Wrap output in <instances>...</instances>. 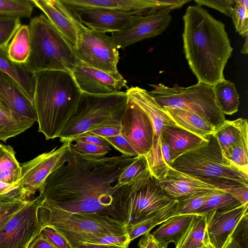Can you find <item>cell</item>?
<instances>
[{
  "label": "cell",
  "instance_id": "obj_1",
  "mask_svg": "<svg viewBox=\"0 0 248 248\" xmlns=\"http://www.w3.org/2000/svg\"><path fill=\"white\" fill-rule=\"evenodd\" d=\"M135 157L86 156L74 152L70 145L39 189L36 197L39 206L118 221L113 194L119 188L120 175Z\"/></svg>",
  "mask_w": 248,
  "mask_h": 248
},
{
  "label": "cell",
  "instance_id": "obj_2",
  "mask_svg": "<svg viewBox=\"0 0 248 248\" xmlns=\"http://www.w3.org/2000/svg\"><path fill=\"white\" fill-rule=\"evenodd\" d=\"M183 19L184 52L189 67L198 82L213 86L224 79L233 50L225 25L197 4L188 6Z\"/></svg>",
  "mask_w": 248,
  "mask_h": 248
},
{
  "label": "cell",
  "instance_id": "obj_3",
  "mask_svg": "<svg viewBox=\"0 0 248 248\" xmlns=\"http://www.w3.org/2000/svg\"><path fill=\"white\" fill-rule=\"evenodd\" d=\"M34 76L33 104L38 132L46 140L58 138L76 113L82 93L71 72L44 70Z\"/></svg>",
  "mask_w": 248,
  "mask_h": 248
},
{
  "label": "cell",
  "instance_id": "obj_4",
  "mask_svg": "<svg viewBox=\"0 0 248 248\" xmlns=\"http://www.w3.org/2000/svg\"><path fill=\"white\" fill-rule=\"evenodd\" d=\"M29 27L30 52L24 64L30 72H72L79 63L73 45L45 15L32 18Z\"/></svg>",
  "mask_w": 248,
  "mask_h": 248
},
{
  "label": "cell",
  "instance_id": "obj_5",
  "mask_svg": "<svg viewBox=\"0 0 248 248\" xmlns=\"http://www.w3.org/2000/svg\"><path fill=\"white\" fill-rule=\"evenodd\" d=\"M149 170L113 194V206L119 221L126 228L144 220L174 203Z\"/></svg>",
  "mask_w": 248,
  "mask_h": 248
},
{
  "label": "cell",
  "instance_id": "obj_6",
  "mask_svg": "<svg viewBox=\"0 0 248 248\" xmlns=\"http://www.w3.org/2000/svg\"><path fill=\"white\" fill-rule=\"evenodd\" d=\"M128 101L126 92L105 94L82 93L76 113L58 138L73 142L78 137L107 125H120Z\"/></svg>",
  "mask_w": 248,
  "mask_h": 248
},
{
  "label": "cell",
  "instance_id": "obj_7",
  "mask_svg": "<svg viewBox=\"0 0 248 248\" xmlns=\"http://www.w3.org/2000/svg\"><path fill=\"white\" fill-rule=\"evenodd\" d=\"M38 216L42 229L52 227L74 248L86 239L106 233L123 235L127 233L123 223L97 215L67 213L38 207Z\"/></svg>",
  "mask_w": 248,
  "mask_h": 248
},
{
  "label": "cell",
  "instance_id": "obj_8",
  "mask_svg": "<svg viewBox=\"0 0 248 248\" xmlns=\"http://www.w3.org/2000/svg\"><path fill=\"white\" fill-rule=\"evenodd\" d=\"M150 85L153 90L149 93L162 108H181L194 113L216 130L226 121L216 102L213 86L199 82L187 87L176 85L169 87L163 83Z\"/></svg>",
  "mask_w": 248,
  "mask_h": 248
},
{
  "label": "cell",
  "instance_id": "obj_9",
  "mask_svg": "<svg viewBox=\"0 0 248 248\" xmlns=\"http://www.w3.org/2000/svg\"><path fill=\"white\" fill-rule=\"evenodd\" d=\"M171 167L197 177L223 178L248 185V174L223 155L213 134L199 147L176 158Z\"/></svg>",
  "mask_w": 248,
  "mask_h": 248
},
{
  "label": "cell",
  "instance_id": "obj_10",
  "mask_svg": "<svg viewBox=\"0 0 248 248\" xmlns=\"http://www.w3.org/2000/svg\"><path fill=\"white\" fill-rule=\"evenodd\" d=\"M74 49L80 62L104 72L117 74L120 56L111 36L85 27L78 33Z\"/></svg>",
  "mask_w": 248,
  "mask_h": 248
},
{
  "label": "cell",
  "instance_id": "obj_11",
  "mask_svg": "<svg viewBox=\"0 0 248 248\" xmlns=\"http://www.w3.org/2000/svg\"><path fill=\"white\" fill-rule=\"evenodd\" d=\"M38 207L36 198L29 200L0 228V248H28L41 231Z\"/></svg>",
  "mask_w": 248,
  "mask_h": 248
},
{
  "label": "cell",
  "instance_id": "obj_12",
  "mask_svg": "<svg viewBox=\"0 0 248 248\" xmlns=\"http://www.w3.org/2000/svg\"><path fill=\"white\" fill-rule=\"evenodd\" d=\"M170 12L161 10L144 16L132 15L125 27L111 33V37L117 48L124 49L137 42L161 34L171 20Z\"/></svg>",
  "mask_w": 248,
  "mask_h": 248
},
{
  "label": "cell",
  "instance_id": "obj_13",
  "mask_svg": "<svg viewBox=\"0 0 248 248\" xmlns=\"http://www.w3.org/2000/svg\"><path fill=\"white\" fill-rule=\"evenodd\" d=\"M120 124L121 134L132 146L138 156L148 153L154 139L153 124L147 115L128 98Z\"/></svg>",
  "mask_w": 248,
  "mask_h": 248
},
{
  "label": "cell",
  "instance_id": "obj_14",
  "mask_svg": "<svg viewBox=\"0 0 248 248\" xmlns=\"http://www.w3.org/2000/svg\"><path fill=\"white\" fill-rule=\"evenodd\" d=\"M76 8H97L129 14L147 15L161 10L171 11L183 6L181 0H61Z\"/></svg>",
  "mask_w": 248,
  "mask_h": 248
},
{
  "label": "cell",
  "instance_id": "obj_15",
  "mask_svg": "<svg viewBox=\"0 0 248 248\" xmlns=\"http://www.w3.org/2000/svg\"><path fill=\"white\" fill-rule=\"evenodd\" d=\"M71 142H65L59 147L43 153L22 164L19 186L29 198L39 190L46 178L69 148Z\"/></svg>",
  "mask_w": 248,
  "mask_h": 248
},
{
  "label": "cell",
  "instance_id": "obj_16",
  "mask_svg": "<svg viewBox=\"0 0 248 248\" xmlns=\"http://www.w3.org/2000/svg\"><path fill=\"white\" fill-rule=\"evenodd\" d=\"M82 93L105 94L128 89L127 81L119 73L112 74L90 67L80 61L71 72Z\"/></svg>",
  "mask_w": 248,
  "mask_h": 248
},
{
  "label": "cell",
  "instance_id": "obj_17",
  "mask_svg": "<svg viewBox=\"0 0 248 248\" xmlns=\"http://www.w3.org/2000/svg\"><path fill=\"white\" fill-rule=\"evenodd\" d=\"M248 204L231 209L213 211L204 214L206 236L213 248H223L242 218L248 214Z\"/></svg>",
  "mask_w": 248,
  "mask_h": 248
},
{
  "label": "cell",
  "instance_id": "obj_18",
  "mask_svg": "<svg viewBox=\"0 0 248 248\" xmlns=\"http://www.w3.org/2000/svg\"><path fill=\"white\" fill-rule=\"evenodd\" d=\"M31 1L44 13L74 47L79 32L86 27L81 23L78 15L61 0H31Z\"/></svg>",
  "mask_w": 248,
  "mask_h": 248
},
{
  "label": "cell",
  "instance_id": "obj_19",
  "mask_svg": "<svg viewBox=\"0 0 248 248\" xmlns=\"http://www.w3.org/2000/svg\"><path fill=\"white\" fill-rule=\"evenodd\" d=\"M68 6L78 15L81 23L85 27L105 33L121 30L128 24L132 16L105 9Z\"/></svg>",
  "mask_w": 248,
  "mask_h": 248
},
{
  "label": "cell",
  "instance_id": "obj_20",
  "mask_svg": "<svg viewBox=\"0 0 248 248\" xmlns=\"http://www.w3.org/2000/svg\"><path fill=\"white\" fill-rule=\"evenodd\" d=\"M158 183L164 192L175 200L198 192L219 190L200 178L178 171L171 167L165 177L158 181Z\"/></svg>",
  "mask_w": 248,
  "mask_h": 248
},
{
  "label": "cell",
  "instance_id": "obj_21",
  "mask_svg": "<svg viewBox=\"0 0 248 248\" xmlns=\"http://www.w3.org/2000/svg\"><path fill=\"white\" fill-rule=\"evenodd\" d=\"M0 101L4 108L37 122L33 102L13 78L0 71Z\"/></svg>",
  "mask_w": 248,
  "mask_h": 248
},
{
  "label": "cell",
  "instance_id": "obj_22",
  "mask_svg": "<svg viewBox=\"0 0 248 248\" xmlns=\"http://www.w3.org/2000/svg\"><path fill=\"white\" fill-rule=\"evenodd\" d=\"M126 93L128 99L140 108L151 120L154 130V140L161 139V131L164 126H178L148 91L136 86L129 88Z\"/></svg>",
  "mask_w": 248,
  "mask_h": 248
},
{
  "label": "cell",
  "instance_id": "obj_23",
  "mask_svg": "<svg viewBox=\"0 0 248 248\" xmlns=\"http://www.w3.org/2000/svg\"><path fill=\"white\" fill-rule=\"evenodd\" d=\"M207 137H201L178 126L166 125L161 131V140L169 148L172 163L181 155L202 145Z\"/></svg>",
  "mask_w": 248,
  "mask_h": 248
},
{
  "label": "cell",
  "instance_id": "obj_24",
  "mask_svg": "<svg viewBox=\"0 0 248 248\" xmlns=\"http://www.w3.org/2000/svg\"><path fill=\"white\" fill-rule=\"evenodd\" d=\"M195 215H177L170 217L151 233L157 242L168 246L172 242L176 245L183 236Z\"/></svg>",
  "mask_w": 248,
  "mask_h": 248
},
{
  "label": "cell",
  "instance_id": "obj_25",
  "mask_svg": "<svg viewBox=\"0 0 248 248\" xmlns=\"http://www.w3.org/2000/svg\"><path fill=\"white\" fill-rule=\"evenodd\" d=\"M178 126L197 135L206 138L216 129L206 120L192 112L170 107L163 108Z\"/></svg>",
  "mask_w": 248,
  "mask_h": 248
},
{
  "label": "cell",
  "instance_id": "obj_26",
  "mask_svg": "<svg viewBox=\"0 0 248 248\" xmlns=\"http://www.w3.org/2000/svg\"><path fill=\"white\" fill-rule=\"evenodd\" d=\"M0 71L13 78L33 102L35 86L34 74L30 72L24 64L12 62L7 56V53L0 51Z\"/></svg>",
  "mask_w": 248,
  "mask_h": 248
},
{
  "label": "cell",
  "instance_id": "obj_27",
  "mask_svg": "<svg viewBox=\"0 0 248 248\" xmlns=\"http://www.w3.org/2000/svg\"><path fill=\"white\" fill-rule=\"evenodd\" d=\"M144 156L151 174L158 181L163 179L172 164L167 144L161 139L154 140L151 149Z\"/></svg>",
  "mask_w": 248,
  "mask_h": 248
},
{
  "label": "cell",
  "instance_id": "obj_28",
  "mask_svg": "<svg viewBox=\"0 0 248 248\" xmlns=\"http://www.w3.org/2000/svg\"><path fill=\"white\" fill-rule=\"evenodd\" d=\"M247 130L248 121L242 118L233 121L226 120L224 123L216 130L213 135L217 139L225 156L230 149Z\"/></svg>",
  "mask_w": 248,
  "mask_h": 248
},
{
  "label": "cell",
  "instance_id": "obj_29",
  "mask_svg": "<svg viewBox=\"0 0 248 248\" xmlns=\"http://www.w3.org/2000/svg\"><path fill=\"white\" fill-rule=\"evenodd\" d=\"M34 123L18 113L0 108V140L6 142L30 128Z\"/></svg>",
  "mask_w": 248,
  "mask_h": 248
},
{
  "label": "cell",
  "instance_id": "obj_30",
  "mask_svg": "<svg viewBox=\"0 0 248 248\" xmlns=\"http://www.w3.org/2000/svg\"><path fill=\"white\" fill-rule=\"evenodd\" d=\"M216 102L223 113L232 115L238 111L239 96L235 85L225 78L213 86Z\"/></svg>",
  "mask_w": 248,
  "mask_h": 248
},
{
  "label": "cell",
  "instance_id": "obj_31",
  "mask_svg": "<svg viewBox=\"0 0 248 248\" xmlns=\"http://www.w3.org/2000/svg\"><path fill=\"white\" fill-rule=\"evenodd\" d=\"M208 244L204 214H196L175 248H199Z\"/></svg>",
  "mask_w": 248,
  "mask_h": 248
},
{
  "label": "cell",
  "instance_id": "obj_32",
  "mask_svg": "<svg viewBox=\"0 0 248 248\" xmlns=\"http://www.w3.org/2000/svg\"><path fill=\"white\" fill-rule=\"evenodd\" d=\"M21 173V166L13 147L0 145V181L9 184H18Z\"/></svg>",
  "mask_w": 248,
  "mask_h": 248
},
{
  "label": "cell",
  "instance_id": "obj_33",
  "mask_svg": "<svg viewBox=\"0 0 248 248\" xmlns=\"http://www.w3.org/2000/svg\"><path fill=\"white\" fill-rule=\"evenodd\" d=\"M177 201L154 215L127 228L130 241L150 232L155 226L161 224L171 216L175 215Z\"/></svg>",
  "mask_w": 248,
  "mask_h": 248
},
{
  "label": "cell",
  "instance_id": "obj_34",
  "mask_svg": "<svg viewBox=\"0 0 248 248\" xmlns=\"http://www.w3.org/2000/svg\"><path fill=\"white\" fill-rule=\"evenodd\" d=\"M30 52V33L28 25L21 26L7 47V54L13 62L25 64Z\"/></svg>",
  "mask_w": 248,
  "mask_h": 248
},
{
  "label": "cell",
  "instance_id": "obj_35",
  "mask_svg": "<svg viewBox=\"0 0 248 248\" xmlns=\"http://www.w3.org/2000/svg\"><path fill=\"white\" fill-rule=\"evenodd\" d=\"M242 204L229 193L221 190H216L209 195L198 214L231 209Z\"/></svg>",
  "mask_w": 248,
  "mask_h": 248
},
{
  "label": "cell",
  "instance_id": "obj_36",
  "mask_svg": "<svg viewBox=\"0 0 248 248\" xmlns=\"http://www.w3.org/2000/svg\"><path fill=\"white\" fill-rule=\"evenodd\" d=\"M200 178L218 189L229 193L241 204H248V185L223 178Z\"/></svg>",
  "mask_w": 248,
  "mask_h": 248
},
{
  "label": "cell",
  "instance_id": "obj_37",
  "mask_svg": "<svg viewBox=\"0 0 248 248\" xmlns=\"http://www.w3.org/2000/svg\"><path fill=\"white\" fill-rule=\"evenodd\" d=\"M225 157L248 174V130L230 149Z\"/></svg>",
  "mask_w": 248,
  "mask_h": 248
},
{
  "label": "cell",
  "instance_id": "obj_38",
  "mask_svg": "<svg viewBox=\"0 0 248 248\" xmlns=\"http://www.w3.org/2000/svg\"><path fill=\"white\" fill-rule=\"evenodd\" d=\"M33 4L28 0H0V16L9 17H30Z\"/></svg>",
  "mask_w": 248,
  "mask_h": 248
},
{
  "label": "cell",
  "instance_id": "obj_39",
  "mask_svg": "<svg viewBox=\"0 0 248 248\" xmlns=\"http://www.w3.org/2000/svg\"><path fill=\"white\" fill-rule=\"evenodd\" d=\"M213 191L198 192L177 200L175 215L198 214L199 210Z\"/></svg>",
  "mask_w": 248,
  "mask_h": 248
},
{
  "label": "cell",
  "instance_id": "obj_40",
  "mask_svg": "<svg viewBox=\"0 0 248 248\" xmlns=\"http://www.w3.org/2000/svg\"><path fill=\"white\" fill-rule=\"evenodd\" d=\"M149 170L146 159L144 155L137 156L134 161L120 175L117 186L126 185Z\"/></svg>",
  "mask_w": 248,
  "mask_h": 248
},
{
  "label": "cell",
  "instance_id": "obj_41",
  "mask_svg": "<svg viewBox=\"0 0 248 248\" xmlns=\"http://www.w3.org/2000/svg\"><path fill=\"white\" fill-rule=\"evenodd\" d=\"M21 26L19 18L0 16V51L7 53L9 42Z\"/></svg>",
  "mask_w": 248,
  "mask_h": 248
},
{
  "label": "cell",
  "instance_id": "obj_42",
  "mask_svg": "<svg viewBox=\"0 0 248 248\" xmlns=\"http://www.w3.org/2000/svg\"><path fill=\"white\" fill-rule=\"evenodd\" d=\"M223 248H248V213L242 218Z\"/></svg>",
  "mask_w": 248,
  "mask_h": 248
},
{
  "label": "cell",
  "instance_id": "obj_43",
  "mask_svg": "<svg viewBox=\"0 0 248 248\" xmlns=\"http://www.w3.org/2000/svg\"><path fill=\"white\" fill-rule=\"evenodd\" d=\"M29 200V198L19 184H9L0 181V203Z\"/></svg>",
  "mask_w": 248,
  "mask_h": 248
},
{
  "label": "cell",
  "instance_id": "obj_44",
  "mask_svg": "<svg viewBox=\"0 0 248 248\" xmlns=\"http://www.w3.org/2000/svg\"><path fill=\"white\" fill-rule=\"evenodd\" d=\"M82 242L97 243L118 246L123 248H128L131 241L127 233L123 235L112 233L101 234L89 238Z\"/></svg>",
  "mask_w": 248,
  "mask_h": 248
},
{
  "label": "cell",
  "instance_id": "obj_45",
  "mask_svg": "<svg viewBox=\"0 0 248 248\" xmlns=\"http://www.w3.org/2000/svg\"><path fill=\"white\" fill-rule=\"evenodd\" d=\"M75 142V143L71 142L70 148L77 153L86 156L104 157L111 150V149L93 144L78 141Z\"/></svg>",
  "mask_w": 248,
  "mask_h": 248
},
{
  "label": "cell",
  "instance_id": "obj_46",
  "mask_svg": "<svg viewBox=\"0 0 248 248\" xmlns=\"http://www.w3.org/2000/svg\"><path fill=\"white\" fill-rule=\"evenodd\" d=\"M231 17L236 31L243 37L248 33V10L234 2Z\"/></svg>",
  "mask_w": 248,
  "mask_h": 248
},
{
  "label": "cell",
  "instance_id": "obj_47",
  "mask_svg": "<svg viewBox=\"0 0 248 248\" xmlns=\"http://www.w3.org/2000/svg\"><path fill=\"white\" fill-rule=\"evenodd\" d=\"M40 233L55 248H73L62 235L50 226L43 227Z\"/></svg>",
  "mask_w": 248,
  "mask_h": 248
},
{
  "label": "cell",
  "instance_id": "obj_48",
  "mask_svg": "<svg viewBox=\"0 0 248 248\" xmlns=\"http://www.w3.org/2000/svg\"><path fill=\"white\" fill-rule=\"evenodd\" d=\"M103 138L109 143L110 145L122 153L123 155L130 157L138 156L132 146L121 134Z\"/></svg>",
  "mask_w": 248,
  "mask_h": 248
},
{
  "label": "cell",
  "instance_id": "obj_49",
  "mask_svg": "<svg viewBox=\"0 0 248 248\" xmlns=\"http://www.w3.org/2000/svg\"><path fill=\"white\" fill-rule=\"evenodd\" d=\"M194 1L199 6L204 5L214 8L230 17L234 4L232 0H195Z\"/></svg>",
  "mask_w": 248,
  "mask_h": 248
},
{
  "label": "cell",
  "instance_id": "obj_50",
  "mask_svg": "<svg viewBox=\"0 0 248 248\" xmlns=\"http://www.w3.org/2000/svg\"><path fill=\"white\" fill-rule=\"evenodd\" d=\"M28 201L0 203V228L3 225Z\"/></svg>",
  "mask_w": 248,
  "mask_h": 248
},
{
  "label": "cell",
  "instance_id": "obj_51",
  "mask_svg": "<svg viewBox=\"0 0 248 248\" xmlns=\"http://www.w3.org/2000/svg\"><path fill=\"white\" fill-rule=\"evenodd\" d=\"M75 141L93 144L111 149L110 144L103 138L90 132L80 135L74 140Z\"/></svg>",
  "mask_w": 248,
  "mask_h": 248
},
{
  "label": "cell",
  "instance_id": "obj_52",
  "mask_svg": "<svg viewBox=\"0 0 248 248\" xmlns=\"http://www.w3.org/2000/svg\"><path fill=\"white\" fill-rule=\"evenodd\" d=\"M88 132L97 135L102 138L113 137L121 134V124L104 125Z\"/></svg>",
  "mask_w": 248,
  "mask_h": 248
},
{
  "label": "cell",
  "instance_id": "obj_53",
  "mask_svg": "<svg viewBox=\"0 0 248 248\" xmlns=\"http://www.w3.org/2000/svg\"><path fill=\"white\" fill-rule=\"evenodd\" d=\"M138 245L143 248H168V246L156 241L150 232L143 235Z\"/></svg>",
  "mask_w": 248,
  "mask_h": 248
},
{
  "label": "cell",
  "instance_id": "obj_54",
  "mask_svg": "<svg viewBox=\"0 0 248 248\" xmlns=\"http://www.w3.org/2000/svg\"><path fill=\"white\" fill-rule=\"evenodd\" d=\"M28 248H55L40 233L29 244Z\"/></svg>",
  "mask_w": 248,
  "mask_h": 248
},
{
  "label": "cell",
  "instance_id": "obj_55",
  "mask_svg": "<svg viewBox=\"0 0 248 248\" xmlns=\"http://www.w3.org/2000/svg\"><path fill=\"white\" fill-rule=\"evenodd\" d=\"M73 248H123L120 247L100 244L97 243H92L82 242Z\"/></svg>",
  "mask_w": 248,
  "mask_h": 248
},
{
  "label": "cell",
  "instance_id": "obj_56",
  "mask_svg": "<svg viewBox=\"0 0 248 248\" xmlns=\"http://www.w3.org/2000/svg\"><path fill=\"white\" fill-rule=\"evenodd\" d=\"M248 33L246 35L245 37V40L244 42V44L241 50V52L242 53L247 54L248 52Z\"/></svg>",
  "mask_w": 248,
  "mask_h": 248
},
{
  "label": "cell",
  "instance_id": "obj_57",
  "mask_svg": "<svg viewBox=\"0 0 248 248\" xmlns=\"http://www.w3.org/2000/svg\"><path fill=\"white\" fill-rule=\"evenodd\" d=\"M234 1L237 2L242 7L248 10V0H234Z\"/></svg>",
  "mask_w": 248,
  "mask_h": 248
},
{
  "label": "cell",
  "instance_id": "obj_58",
  "mask_svg": "<svg viewBox=\"0 0 248 248\" xmlns=\"http://www.w3.org/2000/svg\"><path fill=\"white\" fill-rule=\"evenodd\" d=\"M199 248H213L208 243Z\"/></svg>",
  "mask_w": 248,
  "mask_h": 248
},
{
  "label": "cell",
  "instance_id": "obj_59",
  "mask_svg": "<svg viewBox=\"0 0 248 248\" xmlns=\"http://www.w3.org/2000/svg\"><path fill=\"white\" fill-rule=\"evenodd\" d=\"M0 108H4L2 107V105H1V104L0 101ZM4 109H5V108H4Z\"/></svg>",
  "mask_w": 248,
  "mask_h": 248
},
{
  "label": "cell",
  "instance_id": "obj_60",
  "mask_svg": "<svg viewBox=\"0 0 248 248\" xmlns=\"http://www.w3.org/2000/svg\"><path fill=\"white\" fill-rule=\"evenodd\" d=\"M139 248H143L141 246L138 245Z\"/></svg>",
  "mask_w": 248,
  "mask_h": 248
},
{
  "label": "cell",
  "instance_id": "obj_61",
  "mask_svg": "<svg viewBox=\"0 0 248 248\" xmlns=\"http://www.w3.org/2000/svg\"><path fill=\"white\" fill-rule=\"evenodd\" d=\"M1 143L0 142V145H1Z\"/></svg>",
  "mask_w": 248,
  "mask_h": 248
}]
</instances>
